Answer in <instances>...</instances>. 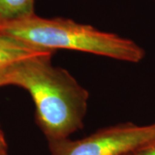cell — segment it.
<instances>
[{"label": "cell", "instance_id": "1", "mask_svg": "<svg viewBox=\"0 0 155 155\" xmlns=\"http://www.w3.org/2000/svg\"><path fill=\"white\" fill-rule=\"evenodd\" d=\"M51 59L39 56L13 65L7 79V85L30 94L36 123L48 142L69 138L83 127L90 97L67 70L54 67Z\"/></svg>", "mask_w": 155, "mask_h": 155}, {"label": "cell", "instance_id": "2", "mask_svg": "<svg viewBox=\"0 0 155 155\" xmlns=\"http://www.w3.org/2000/svg\"><path fill=\"white\" fill-rule=\"evenodd\" d=\"M0 33L54 52L74 50L131 63H138L145 57L144 49L130 39L63 17L45 18L34 14L1 26Z\"/></svg>", "mask_w": 155, "mask_h": 155}, {"label": "cell", "instance_id": "3", "mask_svg": "<svg viewBox=\"0 0 155 155\" xmlns=\"http://www.w3.org/2000/svg\"><path fill=\"white\" fill-rule=\"evenodd\" d=\"M155 141V122H124L104 127L78 140L48 142L51 155H127Z\"/></svg>", "mask_w": 155, "mask_h": 155}, {"label": "cell", "instance_id": "4", "mask_svg": "<svg viewBox=\"0 0 155 155\" xmlns=\"http://www.w3.org/2000/svg\"><path fill=\"white\" fill-rule=\"evenodd\" d=\"M54 53V51L39 48L0 33V68L11 67L35 57L53 56Z\"/></svg>", "mask_w": 155, "mask_h": 155}, {"label": "cell", "instance_id": "5", "mask_svg": "<svg viewBox=\"0 0 155 155\" xmlns=\"http://www.w3.org/2000/svg\"><path fill=\"white\" fill-rule=\"evenodd\" d=\"M35 13V0H0V27Z\"/></svg>", "mask_w": 155, "mask_h": 155}, {"label": "cell", "instance_id": "6", "mask_svg": "<svg viewBox=\"0 0 155 155\" xmlns=\"http://www.w3.org/2000/svg\"><path fill=\"white\" fill-rule=\"evenodd\" d=\"M129 155H155V141L134 151Z\"/></svg>", "mask_w": 155, "mask_h": 155}, {"label": "cell", "instance_id": "7", "mask_svg": "<svg viewBox=\"0 0 155 155\" xmlns=\"http://www.w3.org/2000/svg\"><path fill=\"white\" fill-rule=\"evenodd\" d=\"M10 67L5 68H0V87L7 85V79H8V74L10 71Z\"/></svg>", "mask_w": 155, "mask_h": 155}, {"label": "cell", "instance_id": "8", "mask_svg": "<svg viewBox=\"0 0 155 155\" xmlns=\"http://www.w3.org/2000/svg\"><path fill=\"white\" fill-rule=\"evenodd\" d=\"M0 155H8L7 153V143L5 134L0 127Z\"/></svg>", "mask_w": 155, "mask_h": 155}, {"label": "cell", "instance_id": "9", "mask_svg": "<svg viewBox=\"0 0 155 155\" xmlns=\"http://www.w3.org/2000/svg\"><path fill=\"white\" fill-rule=\"evenodd\" d=\"M127 155H129V154H127Z\"/></svg>", "mask_w": 155, "mask_h": 155}]
</instances>
